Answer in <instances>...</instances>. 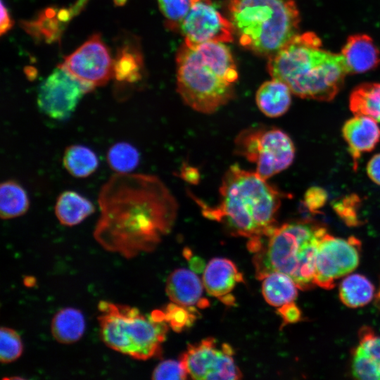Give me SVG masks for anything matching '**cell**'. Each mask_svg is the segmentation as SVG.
<instances>
[{"label":"cell","mask_w":380,"mask_h":380,"mask_svg":"<svg viewBox=\"0 0 380 380\" xmlns=\"http://www.w3.org/2000/svg\"><path fill=\"white\" fill-rule=\"evenodd\" d=\"M354 115H365L380 122V83L364 82L356 86L349 96Z\"/></svg>","instance_id":"cell-25"},{"label":"cell","mask_w":380,"mask_h":380,"mask_svg":"<svg viewBox=\"0 0 380 380\" xmlns=\"http://www.w3.org/2000/svg\"><path fill=\"white\" fill-rule=\"evenodd\" d=\"M360 241L335 237L327 232L321 238L317 250L315 284L331 289L335 281L353 271L360 260Z\"/></svg>","instance_id":"cell-11"},{"label":"cell","mask_w":380,"mask_h":380,"mask_svg":"<svg viewBox=\"0 0 380 380\" xmlns=\"http://www.w3.org/2000/svg\"><path fill=\"white\" fill-rule=\"evenodd\" d=\"M360 203L359 197L351 194L334 202L333 208L348 226L355 227L360 222L357 215Z\"/></svg>","instance_id":"cell-33"},{"label":"cell","mask_w":380,"mask_h":380,"mask_svg":"<svg viewBox=\"0 0 380 380\" xmlns=\"http://www.w3.org/2000/svg\"><path fill=\"white\" fill-rule=\"evenodd\" d=\"M87 1L88 0H77L75 4L71 7L74 15L80 13V11L84 8Z\"/></svg>","instance_id":"cell-39"},{"label":"cell","mask_w":380,"mask_h":380,"mask_svg":"<svg viewBox=\"0 0 380 380\" xmlns=\"http://www.w3.org/2000/svg\"><path fill=\"white\" fill-rule=\"evenodd\" d=\"M236 153L255 166V172L265 179L287 169L295 157L291 137L282 129L253 126L242 130L234 141Z\"/></svg>","instance_id":"cell-8"},{"label":"cell","mask_w":380,"mask_h":380,"mask_svg":"<svg viewBox=\"0 0 380 380\" xmlns=\"http://www.w3.org/2000/svg\"><path fill=\"white\" fill-rule=\"evenodd\" d=\"M203 284L192 271L179 268L173 271L166 282V293L172 303L186 308H204L208 301L203 297Z\"/></svg>","instance_id":"cell-17"},{"label":"cell","mask_w":380,"mask_h":380,"mask_svg":"<svg viewBox=\"0 0 380 380\" xmlns=\"http://www.w3.org/2000/svg\"><path fill=\"white\" fill-rule=\"evenodd\" d=\"M233 353L229 345L207 338L189 346L180 360L188 375L194 379H239L242 375Z\"/></svg>","instance_id":"cell-9"},{"label":"cell","mask_w":380,"mask_h":380,"mask_svg":"<svg viewBox=\"0 0 380 380\" xmlns=\"http://www.w3.org/2000/svg\"><path fill=\"white\" fill-rule=\"evenodd\" d=\"M196 309L186 308L175 303L160 310L163 320L175 331H182L190 327L196 318Z\"/></svg>","instance_id":"cell-31"},{"label":"cell","mask_w":380,"mask_h":380,"mask_svg":"<svg viewBox=\"0 0 380 380\" xmlns=\"http://www.w3.org/2000/svg\"><path fill=\"white\" fill-rule=\"evenodd\" d=\"M63 165L72 177L85 178L96 170L99 159L90 148L81 144H73L65 150Z\"/></svg>","instance_id":"cell-26"},{"label":"cell","mask_w":380,"mask_h":380,"mask_svg":"<svg viewBox=\"0 0 380 380\" xmlns=\"http://www.w3.org/2000/svg\"><path fill=\"white\" fill-rule=\"evenodd\" d=\"M326 228L309 221L275 226L261 237L249 239L248 249L255 253V275L262 279L279 272L289 276L298 289H309L315 277L318 243Z\"/></svg>","instance_id":"cell-5"},{"label":"cell","mask_w":380,"mask_h":380,"mask_svg":"<svg viewBox=\"0 0 380 380\" xmlns=\"http://www.w3.org/2000/svg\"><path fill=\"white\" fill-rule=\"evenodd\" d=\"M219 191L215 205L196 200L204 217L224 223L233 234L248 239L261 237L276 226L283 195L255 171L232 165Z\"/></svg>","instance_id":"cell-2"},{"label":"cell","mask_w":380,"mask_h":380,"mask_svg":"<svg viewBox=\"0 0 380 380\" xmlns=\"http://www.w3.org/2000/svg\"><path fill=\"white\" fill-rule=\"evenodd\" d=\"M262 280L263 297L272 306L279 308L296 300L298 287L287 274L273 272L267 274Z\"/></svg>","instance_id":"cell-24"},{"label":"cell","mask_w":380,"mask_h":380,"mask_svg":"<svg viewBox=\"0 0 380 380\" xmlns=\"http://www.w3.org/2000/svg\"><path fill=\"white\" fill-rule=\"evenodd\" d=\"M267 69L296 96L319 101L334 99L348 74L341 53L324 49L312 32L296 35L268 58Z\"/></svg>","instance_id":"cell-3"},{"label":"cell","mask_w":380,"mask_h":380,"mask_svg":"<svg viewBox=\"0 0 380 380\" xmlns=\"http://www.w3.org/2000/svg\"><path fill=\"white\" fill-rule=\"evenodd\" d=\"M94 237L106 251L132 258L152 251L172 228L177 201L156 176L115 173L99 194Z\"/></svg>","instance_id":"cell-1"},{"label":"cell","mask_w":380,"mask_h":380,"mask_svg":"<svg viewBox=\"0 0 380 380\" xmlns=\"http://www.w3.org/2000/svg\"><path fill=\"white\" fill-rule=\"evenodd\" d=\"M304 205L310 212L319 211L327 203V191L319 186L309 188L304 194Z\"/></svg>","instance_id":"cell-35"},{"label":"cell","mask_w":380,"mask_h":380,"mask_svg":"<svg viewBox=\"0 0 380 380\" xmlns=\"http://www.w3.org/2000/svg\"><path fill=\"white\" fill-rule=\"evenodd\" d=\"M23 346L18 333L3 327L0 330V360L7 364L16 360L23 353Z\"/></svg>","instance_id":"cell-32"},{"label":"cell","mask_w":380,"mask_h":380,"mask_svg":"<svg viewBox=\"0 0 380 380\" xmlns=\"http://www.w3.org/2000/svg\"><path fill=\"white\" fill-rule=\"evenodd\" d=\"M193 0H158V8L168 29L179 30L182 22L189 13Z\"/></svg>","instance_id":"cell-30"},{"label":"cell","mask_w":380,"mask_h":380,"mask_svg":"<svg viewBox=\"0 0 380 380\" xmlns=\"http://www.w3.org/2000/svg\"><path fill=\"white\" fill-rule=\"evenodd\" d=\"M82 312L75 308H64L58 311L51 323V332L59 343L70 344L79 341L85 331Z\"/></svg>","instance_id":"cell-23"},{"label":"cell","mask_w":380,"mask_h":380,"mask_svg":"<svg viewBox=\"0 0 380 380\" xmlns=\"http://www.w3.org/2000/svg\"><path fill=\"white\" fill-rule=\"evenodd\" d=\"M352 374L364 380H380V336L368 327L361 329L360 341L353 351Z\"/></svg>","instance_id":"cell-16"},{"label":"cell","mask_w":380,"mask_h":380,"mask_svg":"<svg viewBox=\"0 0 380 380\" xmlns=\"http://www.w3.org/2000/svg\"><path fill=\"white\" fill-rule=\"evenodd\" d=\"M13 23L11 19V14L4 4L3 0L1 1V23L0 32L1 35L6 33L13 27Z\"/></svg>","instance_id":"cell-38"},{"label":"cell","mask_w":380,"mask_h":380,"mask_svg":"<svg viewBox=\"0 0 380 380\" xmlns=\"http://www.w3.org/2000/svg\"><path fill=\"white\" fill-rule=\"evenodd\" d=\"M243 281L242 274L230 260L215 258L205 266L203 284L206 291L224 304L232 305L234 299L231 292Z\"/></svg>","instance_id":"cell-14"},{"label":"cell","mask_w":380,"mask_h":380,"mask_svg":"<svg viewBox=\"0 0 380 380\" xmlns=\"http://www.w3.org/2000/svg\"><path fill=\"white\" fill-rule=\"evenodd\" d=\"M341 53L348 74L366 72L380 65V51L372 38L366 34L349 36Z\"/></svg>","instance_id":"cell-18"},{"label":"cell","mask_w":380,"mask_h":380,"mask_svg":"<svg viewBox=\"0 0 380 380\" xmlns=\"http://www.w3.org/2000/svg\"><path fill=\"white\" fill-rule=\"evenodd\" d=\"M143 68V58L138 45L132 39H125L118 48L113 59V77L120 84H134L141 80Z\"/></svg>","instance_id":"cell-19"},{"label":"cell","mask_w":380,"mask_h":380,"mask_svg":"<svg viewBox=\"0 0 380 380\" xmlns=\"http://www.w3.org/2000/svg\"><path fill=\"white\" fill-rule=\"evenodd\" d=\"M341 132L356 170L361 156L372 151L379 144L380 127L372 118L355 115L345 122Z\"/></svg>","instance_id":"cell-15"},{"label":"cell","mask_w":380,"mask_h":380,"mask_svg":"<svg viewBox=\"0 0 380 380\" xmlns=\"http://www.w3.org/2000/svg\"><path fill=\"white\" fill-rule=\"evenodd\" d=\"M91 201L74 191H65L57 198L54 207L56 218L63 225L75 226L94 213Z\"/></svg>","instance_id":"cell-22"},{"label":"cell","mask_w":380,"mask_h":380,"mask_svg":"<svg viewBox=\"0 0 380 380\" xmlns=\"http://www.w3.org/2000/svg\"><path fill=\"white\" fill-rule=\"evenodd\" d=\"M238 70L229 46L222 42L189 46L176 55L177 90L193 110L211 114L234 96Z\"/></svg>","instance_id":"cell-4"},{"label":"cell","mask_w":380,"mask_h":380,"mask_svg":"<svg viewBox=\"0 0 380 380\" xmlns=\"http://www.w3.org/2000/svg\"><path fill=\"white\" fill-rule=\"evenodd\" d=\"M227 17L241 46L267 58L298 34L294 0H226Z\"/></svg>","instance_id":"cell-6"},{"label":"cell","mask_w":380,"mask_h":380,"mask_svg":"<svg viewBox=\"0 0 380 380\" xmlns=\"http://www.w3.org/2000/svg\"><path fill=\"white\" fill-rule=\"evenodd\" d=\"M366 170L369 179L375 184L380 185V153L370 158Z\"/></svg>","instance_id":"cell-37"},{"label":"cell","mask_w":380,"mask_h":380,"mask_svg":"<svg viewBox=\"0 0 380 380\" xmlns=\"http://www.w3.org/2000/svg\"><path fill=\"white\" fill-rule=\"evenodd\" d=\"M374 293L372 282L359 274L347 276L339 286V298L349 308H355L367 305L372 300Z\"/></svg>","instance_id":"cell-27"},{"label":"cell","mask_w":380,"mask_h":380,"mask_svg":"<svg viewBox=\"0 0 380 380\" xmlns=\"http://www.w3.org/2000/svg\"><path fill=\"white\" fill-rule=\"evenodd\" d=\"M74 16L71 8H49L32 21L23 22L24 28L32 36L47 42L56 41L63 26Z\"/></svg>","instance_id":"cell-21"},{"label":"cell","mask_w":380,"mask_h":380,"mask_svg":"<svg viewBox=\"0 0 380 380\" xmlns=\"http://www.w3.org/2000/svg\"><path fill=\"white\" fill-rule=\"evenodd\" d=\"M98 320L103 342L132 358L146 360L160 353L168 324L134 307L101 300Z\"/></svg>","instance_id":"cell-7"},{"label":"cell","mask_w":380,"mask_h":380,"mask_svg":"<svg viewBox=\"0 0 380 380\" xmlns=\"http://www.w3.org/2000/svg\"><path fill=\"white\" fill-rule=\"evenodd\" d=\"M291 93L286 84L272 78L259 87L255 94V102L265 115L278 118L289 110L291 103Z\"/></svg>","instance_id":"cell-20"},{"label":"cell","mask_w":380,"mask_h":380,"mask_svg":"<svg viewBox=\"0 0 380 380\" xmlns=\"http://www.w3.org/2000/svg\"><path fill=\"white\" fill-rule=\"evenodd\" d=\"M59 65L93 88L106 84L113 75V59L99 34L91 36Z\"/></svg>","instance_id":"cell-13"},{"label":"cell","mask_w":380,"mask_h":380,"mask_svg":"<svg viewBox=\"0 0 380 380\" xmlns=\"http://www.w3.org/2000/svg\"><path fill=\"white\" fill-rule=\"evenodd\" d=\"M378 297H379V298L380 299V289H379V293H378Z\"/></svg>","instance_id":"cell-40"},{"label":"cell","mask_w":380,"mask_h":380,"mask_svg":"<svg viewBox=\"0 0 380 380\" xmlns=\"http://www.w3.org/2000/svg\"><path fill=\"white\" fill-rule=\"evenodd\" d=\"M107 161L116 173H130L139 164V153L137 149L127 142L112 145L107 152Z\"/></svg>","instance_id":"cell-29"},{"label":"cell","mask_w":380,"mask_h":380,"mask_svg":"<svg viewBox=\"0 0 380 380\" xmlns=\"http://www.w3.org/2000/svg\"><path fill=\"white\" fill-rule=\"evenodd\" d=\"M184 43L189 46L205 43L234 41L233 27L212 0H193L191 7L181 23Z\"/></svg>","instance_id":"cell-12"},{"label":"cell","mask_w":380,"mask_h":380,"mask_svg":"<svg viewBox=\"0 0 380 380\" xmlns=\"http://www.w3.org/2000/svg\"><path fill=\"white\" fill-rule=\"evenodd\" d=\"M30 205L24 188L14 180H7L0 186V216L8 220L24 215Z\"/></svg>","instance_id":"cell-28"},{"label":"cell","mask_w":380,"mask_h":380,"mask_svg":"<svg viewBox=\"0 0 380 380\" xmlns=\"http://www.w3.org/2000/svg\"><path fill=\"white\" fill-rule=\"evenodd\" d=\"M188 374L179 360H166L160 362L152 372L153 379H185Z\"/></svg>","instance_id":"cell-34"},{"label":"cell","mask_w":380,"mask_h":380,"mask_svg":"<svg viewBox=\"0 0 380 380\" xmlns=\"http://www.w3.org/2000/svg\"><path fill=\"white\" fill-rule=\"evenodd\" d=\"M277 312L282 318L284 324H293L301 319V311L294 302L279 308Z\"/></svg>","instance_id":"cell-36"},{"label":"cell","mask_w":380,"mask_h":380,"mask_svg":"<svg viewBox=\"0 0 380 380\" xmlns=\"http://www.w3.org/2000/svg\"><path fill=\"white\" fill-rule=\"evenodd\" d=\"M92 89L58 65L40 84L37 104L49 118L65 120L73 113L82 96Z\"/></svg>","instance_id":"cell-10"}]
</instances>
